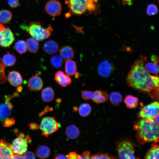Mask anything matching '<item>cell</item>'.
Returning <instances> with one entry per match:
<instances>
[{"label":"cell","mask_w":159,"mask_h":159,"mask_svg":"<svg viewBox=\"0 0 159 159\" xmlns=\"http://www.w3.org/2000/svg\"><path fill=\"white\" fill-rule=\"evenodd\" d=\"M147 57L143 56L140 57L132 65L126 78L127 83L132 88L140 92L149 93L156 88L153 76L144 68Z\"/></svg>","instance_id":"obj_1"},{"label":"cell","mask_w":159,"mask_h":159,"mask_svg":"<svg viewBox=\"0 0 159 159\" xmlns=\"http://www.w3.org/2000/svg\"><path fill=\"white\" fill-rule=\"evenodd\" d=\"M159 125L154 119L143 118L135 126L136 137L141 144L148 142H158Z\"/></svg>","instance_id":"obj_2"},{"label":"cell","mask_w":159,"mask_h":159,"mask_svg":"<svg viewBox=\"0 0 159 159\" xmlns=\"http://www.w3.org/2000/svg\"><path fill=\"white\" fill-rule=\"evenodd\" d=\"M24 28L34 39L38 41H43L48 38L53 31L52 26L44 28L39 22L33 21L28 25L24 26Z\"/></svg>","instance_id":"obj_3"},{"label":"cell","mask_w":159,"mask_h":159,"mask_svg":"<svg viewBox=\"0 0 159 159\" xmlns=\"http://www.w3.org/2000/svg\"><path fill=\"white\" fill-rule=\"evenodd\" d=\"M31 141L29 135L25 136L23 133L20 132L18 137L10 144V150L13 154L22 155L27 150L28 142L30 143Z\"/></svg>","instance_id":"obj_4"},{"label":"cell","mask_w":159,"mask_h":159,"mask_svg":"<svg viewBox=\"0 0 159 159\" xmlns=\"http://www.w3.org/2000/svg\"><path fill=\"white\" fill-rule=\"evenodd\" d=\"M59 127V124L54 117H47L42 119L39 128L42 131V135L48 137L56 132Z\"/></svg>","instance_id":"obj_5"},{"label":"cell","mask_w":159,"mask_h":159,"mask_svg":"<svg viewBox=\"0 0 159 159\" xmlns=\"http://www.w3.org/2000/svg\"><path fill=\"white\" fill-rule=\"evenodd\" d=\"M118 156L120 159H133L135 158L133 144L130 142L124 140L120 142L117 146Z\"/></svg>","instance_id":"obj_6"},{"label":"cell","mask_w":159,"mask_h":159,"mask_svg":"<svg viewBox=\"0 0 159 159\" xmlns=\"http://www.w3.org/2000/svg\"><path fill=\"white\" fill-rule=\"evenodd\" d=\"M65 3L69 9V14L80 15L87 11L88 0H67Z\"/></svg>","instance_id":"obj_7"},{"label":"cell","mask_w":159,"mask_h":159,"mask_svg":"<svg viewBox=\"0 0 159 159\" xmlns=\"http://www.w3.org/2000/svg\"><path fill=\"white\" fill-rule=\"evenodd\" d=\"M14 40V35L10 28L0 23V46L8 47Z\"/></svg>","instance_id":"obj_8"},{"label":"cell","mask_w":159,"mask_h":159,"mask_svg":"<svg viewBox=\"0 0 159 159\" xmlns=\"http://www.w3.org/2000/svg\"><path fill=\"white\" fill-rule=\"evenodd\" d=\"M159 105L158 102H154L144 107L140 110L139 115L143 118L154 119L159 114Z\"/></svg>","instance_id":"obj_9"},{"label":"cell","mask_w":159,"mask_h":159,"mask_svg":"<svg viewBox=\"0 0 159 159\" xmlns=\"http://www.w3.org/2000/svg\"><path fill=\"white\" fill-rule=\"evenodd\" d=\"M14 94L6 96L4 102L0 105V120L2 121L8 118L11 114L13 105L10 101L11 97L15 96Z\"/></svg>","instance_id":"obj_10"},{"label":"cell","mask_w":159,"mask_h":159,"mask_svg":"<svg viewBox=\"0 0 159 159\" xmlns=\"http://www.w3.org/2000/svg\"><path fill=\"white\" fill-rule=\"evenodd\" d=\"M45 9L47 13L54 18L61 13V4L57 0H50L47 3Z\"/></svg>","instance_id":"obj_11"},{"label":"cell","mask_w":159,"mask_h":159,"mask_svg":"<svg viewBox=\"0 0 159 159\" xmlns=\"http://www.w3.org/2000/svg\"><path fill=\"white\" fill-rule=\"evenodd\" d=\"M43 85V81L37 73L29 79L27 84L28 87L32 91L40 90L42 88Z\"/></svg>","instance_id":"obj_12"},{"label":"cell","mask_w":159,"mask_h":159,"mask_svg":"<svg viewBox=\"0 0 159 159\" xmlns=\"http://www.w3.org/2000/svg\"><path fill=\"white\" fill-rule=\"evenodd\" d=\"M55 81L61 87H65L72 82V79L69 76L61 70L57 71L54 74Z\"/></svg>","instance_id":"obj_13"},{"label":"cell","mask_w":159,"mask_h":159,"mask_svg":"<svg viewBox=\"0 0 159 159\" xmlns=\"http://www.w3.org/2000/svg\"><path fill=\"white\" fill-rule=\"evenodd\" d=\"M10 145L5 140H0V159H13V153L10 150Z\"/></svg>","instance_id":"obj_14"},{"label":"cell","mask_w":159,"mask_h":159,"mask_svg":"<svg viewBox=\"0 0 159 159\" xmlns=\"http://www.w3.org/2000/svg\"><path fill=\"white\" fill-rule=\"evenodd\" d=\"M113 70V67L111 64L106 60L101 62L98 66V74L101 77H107L111 74Z\"/></svg>","instance_id":"obj_15"},{"label":"cell","mask_w":159,"mask_h":159,"mask_svg":"<svg viewBox=\"0 0 159 159\" xmlns=\"http://www.w3.org/2000/svg\"><path fill=\"white\" fill-rule=\"evenodd\" d=\"M42 48L44 51L49 55L56 53L59 50L58 44L52 40H49L44 42L42 45Z\"/></svg>","instance_id":"obj_16"},{"label":"cell","mask_w":159,"mask_h":159,"mask_svg":"<svg viewBox=\"0 0 159 159\" xmlns=\"http://www.w3.org/2000/svg\"><path fill=\"white\" fill-rule=\"evenodd\" d=\"M8 80L12 86L17 87L21 85L23 82V79L20 73L16 71L10 72L7 77Z\"/></svg>","instance_id":"obj_17"},{"label":"cell","mask_w":159,"mask_h":159,"mask_svg":"<svg viewBox=\"0 0 159 159\" xmlns=\"http://www.w3.org/2000/svg\"><path fill=\"white\" fill-rule=\"evenodd\" d=\"M59 54L62 58L66 60L71 59L74 55L73 49L68 45L64 46L59 50Z\"/></svg>","instance_id":"obj_18"},{"label":"cell","mask_w":159,"mask_h":159,"mask_svg":"<svg viewBox=\"0 0 159 159\" xmlns=\"http://www.w3.org/2000/svg\"><path fill=\"white\" fill-rule=\"evenodd\" d=\"M54 91L51 87H46L42 91L41 98L45 102H49L52 101L54 98Z\"/></svg>","instance_id":"obj_19"},{"label":"cell","mask_w":159,"mask_h":159,"mask_svg":"<svg viewBox=\"0 0 159 159\" xmlns=\"http://www.w3.org/2000/svg\"><path fill=\"white\" fill-rule=\"evenodd\" d=\"M93 93V100L97 103H100L107 101L109 97L107 92L101 90H96Z\"/></svg>","instance_id":"obj_20"},{"label":"cell","mask_w":159,"mask_h":159,"mask_svg":"<svg viewBox=\"0 0 159 159\" xmlns=\"http://www.w3.org/2000/svg\"><path fill=\"white\" fill-rule=\"evenodd\" d=\"M77 68L76 62L70 59L66 60L65 64V71L69 75L73 76L76 72Z\"/></svg>","instance_id":"obj_21"},{"label":"cell","mask_w":159,"mask_h":159,"mask_svg":"<svg viewBox=\"0 0 159 159\" xmlns=\"http://www.w3.org/2000/svg\"><path fill=\"white\" fill-rule=\"evenodd\" d=\"M35 153L38 158L45 159L49 156L51 151L49 147L44 145H42L39 146L36 148Z\"/></svg>","instance_id":"obj_22"},{"label":"cell","mask_w":159,"mask_h":159,"mask_svg":"<svg viewBox=\"0 0 159 159\" xmlns=\"http://www.w3.org/2000/svg\"><path fill=\"white\" fill-rule=\"evenodd\" d=\"M65 133L67 137L71 139L76 138L79 135L80 132L78 128L74 125L68 126L66 129Z\"/></svg>","instance_id":"obj_23"},{"label":"cell","mask_w":159,"mask_h":159,"mask_svg":"<svg viewBox=\"0 0 159 159\" xmlns=\"http://www.w3.org/2000/svg\"><path fill=\"white\" fill-rule=\"evenodd\" d=\"M28 50L33 53H37L39 48V44L37 41L33 38H28L26 42Z\"/></svg>","instance_id":"obj_24"},{"label":"cell","mask_w":159,"mask_h":159,"mask_svg":"<svg viewBox=\"0 0 159 159\" xmlns=\"http://www.w3.org/2000/svg\"><path fill=\"white\" fill-rule=\"evenodd\" d=\"M12 16L11 12L6 9L0 10V23L5 24L8 23L11 20Z\"/></svg>","instance_id":"obj_25"},{"label":"cell","mask_w":159,"mask_h":159,"mask_svg":"<svg viewBox=\"0 0 159 159\" xmlns=\"http://www.w3.org/2000/svg\"><path fill=\"white\" fill-rule=\"evenodd\" d=\"M138 98L131 95H127L124 99V102L128 108H134L138 105Z\"/></svg>","instance_id":"obj_26"},{"label":"cell","mask_w":159,"mask_h":159,"mask_svg":"<svg viewBox=\"0 0 159 159\" xmlns=\"http://www.w3.org/2000/svg\"><path fill=\"white\" fill-rule=\"evenodd\" d=\"M2 60L6 66L10 67L15 64L16 59L14 55L10 54L8 52L3 56Z\"/></svg>","instance_id":"obj_27"},{"label":"cell","mask_w":159,"mask_h":159,"mask_svg":"<svg viewBox=\"0 0 159 159\" xmlns=\"http://www.w3.org/2000/svg\"><path fill=\"white\" fill-rule=\"evenodd\" d=\"M159 146L157 145H153L147 153L145 157L146 159H159Z\"/></svg>","instance_id":"obj_28"},{"label":"cell","mask_w":159,"mask_h":159,"mask_svg":"<svg viewBox=\"0 0 159 159\" xmlns=\"http://www.w3.org/2000/svg\"><path fill=\"white\" fill-rule=\"evenodd\" d=\"M50 61L53 67L56 68H60L63 64V59L60 55L57 54L53 56Z\"/></svg>","instance_id":"obj_29"},{"label":"cell","mask_w":159,"mask_h":159,"mask_svg":"<svg viewBox=\"0 0 159 159\" xmlns=\"http://www.w3.org/2000/svg\"><path fill=\"white\" fill-rule=\"evenodd\" d=\"M91 111V107L90 105L87 103L82 104L78 109L79 114L83 117L88 116L90 114Z\"/></svg>","instance_id":"obj_30"},{"label":"cell","mask_w":159,"mask_h":159,"mask_svg":"<svg viewBox=\"0 0 159 159\" xmlns=\"http://www.w3.org/2000/svg\"><path fill=\"white\" fill-rule=\"evenodd\" d=\"M145 70L148 73L157 74L159 72V66L158 63L148 62L144 66Z\"/></svg>","instance_id":"obj_31"},{"label":"cell","mask_w":159,"mask_h":159,"mask_svg":"<svg viewBox=\"0 0 159 159\" xmlns=\"http://www.w3.org/2000/svg\"><path fill=\"white\" fill-rule=\"evenodd\" d=\"M14 47L16 51L21 54L26 52L27 47L26 42L24 40H19L15 43Z\"/></svg>","instance_id":"obj_32"},{"label":"cell","mask_w":159,"mask_h":159,"mask_svg":"<svg viewBox=\"0 0 159 159\" xmlns=\"http://www.w3.org/2000/svg\"><path fill=\"white\" fill-rule=\"evenodd\" d=\"M110 100L112 105H117L121 102L122 96L119 92H112L110 95Z\"/></svg>","instance_id":"obj_33"},{"label":"cell","mask_w":159,"mask_h":159,"mask_svg":"<svg viewBox=\"0 0 159 159\" xmlns=\"http://www.w3.org/2000/svg\"><path fill=\"white\" fill-rule=\"evenodd\" d=\"M98 1V0H88L87 9L89 13L91 14L97 11Z\"/></svg>","instance_id":"obj_34"},{"label":"cell","mask_w":159,"mask_h":159,"mask_svg":"<svg viewBox=\"0 0 159 159\" xmlns=\"http://www.w3.org/2000/svg\"><path fill=\"white\" fill-rule=\"evenodd\" d=\"M6 66L2 59L0 58V83L3 84L6 81V77L4 72Z\"/></svg>","instance_id":"obj_35"},{"label":"cell","mask_w":159,"mask_h":159,"mask_svg":"<svg viewBox=\"0 0 159 159\" xmlns=\"http://www.w3.org/2000/svg\"><path fill=\"white\" fill-rule=\"evenodd\" d=\"M158 10L157 6L154 4H149L147 8L146 12L149 16L156 15L158 13Z\"/></svg>","instance_id":"obj_36"},{"label":"cell","mask_w":159,"mask_h":159,"mask_svg":"<svg viewBox=\"0 0 159 159\" xmlns=\"http://www.w3.org/2000/svg\"><path fill=\"white\" fill-rule=\"evenodd\" d=\"M82 98L85 100L89 99L93 100L94 93L93 92L87 90H83L81 92Z\"/></svg>","instance_id":"obj_37"},{"label":"cell","mask_w":159,"mask_h":159,"mask_svg":"<svg viewBox=\"0 0 159 159\" xmlns=\"http://www.w3.org/2000/svg\"><path fill=\"white\" fill-rule=\"evenodd\" d=\"M114 158L108 155L107 154L99 153L90 156V158L91 159H112Z\"/></svg>","instance_id":"obj_38"},{"label":"cell","mask_w":159,"mask_h":159,"mask_svg":"<svg viewBox=\"0 0 159 159\" xmlns=\"http://www.w3.org/2000/svg\"><path fill=\"white\" fill-rule=\"evenodd\" d=\"M15 123V120L13 118L7 119L5 120L3 126L4 127H9L12 126Z\"/></svg>","instance_id":"obj_39"},{"label":"cell","mask_w":159,"mask_h":159,"mask_svg":"<svg viewBox=\"0 0 159 159\" xmlns=\"http://www.w3.org/2000/svg\"><path fill=\"white\" fill-rule=\"evenodd\" d=\"M8 4L11 8H15L20 5L19 0H8Z\"/></svg>","instance_id":"obj_40"},{"label":"cell","mask_w":159,"mask_h":159,"mask_svg":"<svg viewBox=\"0 0 159 159\" xmlns=\"http://www.w3.org/2000/svg\"><path fill=\"white\" fill-rule=\"evenodd\" d=\"M23 156V159H35L36 156L34 153L30 151L26 152Z\"/></svg>","instance_id":"obj_41"},{"label":"cell","mask_w":159,"mask_h":159,"mask_svg":"<svg viewBox=\"0 0 159 159\" xmlns=\"http://www.w3.org/2000/svg\"><path fill=\"white\" fill-rule=\"evenodd\" d=\"M90 155V152L89 151H85L81 155H78V159H89Z\"/></svg>","instance_id":"obj_42"},{"label":"cell","mask_w":159,"mask_h":159,"mask_svg":"<svg viewBox=\"0 0 159 159\" xmlns=\"http://www.w3.org/2000/svg\"><path fill=\"white\" fill-rule=\"evenodd\" d=\"M53 110V108L52 107H50L49 106H47L43 111L39 113V116L40 117L42 116L44 114L46 113L49 111H52Z\"/></svg>","instance_id":"obj_43"},{"label":"cell","mask_w":159,"mask_h":159,"mask_svg":"<svg viewBox=\"0 0 159 159\" xmlns=\"http://www.w3.org/2000/svg\"><path fill=\"white\" fill-rule=\"evenodd\" d=\"M78 155L74 152H70L67 155V158L69 159H78Z\"/></svg>","instance_id":"obj_44"},{"label":"cell","mask_w":159,"mask_h":159,"mask_svg":"<svg viewBox=\"0 0 159 159\" xmlns=\"http://www.w3.org/2000/svg\"><path fill=\"white\" fill-rule=\"evenodd\" d=\"M29 126L30 128L32 130H36L39 127V125L36 123H31Z\"/></svg>","instance_id":"obj_45"},{"label":"cell","mask_w":159,"mask_h":159,"mask_svg":"<svg viewBox=\"0 0 159 159\" xmlns=\"http://www.w3.org/2000/svg\"><path fill=\"white\" fill-rule=\"evenodd\" d=\"M54 159H66L67 158L66 156L62 154H56L55 155Z\"/></svg>","instance_id":"obj_46"},{"label":"cell","mask_w":159,"mask_h":159,"mask_svg":"<svg viewBox=\"0 0 159 159\" xmlns=\"http://www.w3.org/2000/svg\"><path fill=\"white\" fill-rule=\"evenodd\" d=\"M151 60L154 63H158V59L157 57L155 55H153L152 56Z\"/></svg>","instance_id":"obj_47"},{"label":"cell","mask_w":159,"mask_h":159,"mask_svg":"<svg viewBox=\"0 0 159 159\" xmlns=\"http://www.w3.org/2000/svg\"><path fill=\"white\" fill-rule=\"evenodd\" d=\"M13 159H23V156L21 155L13 154Z\"/></svg>","instance_id":"obj_48"},{"label":"cell","mask_w":159,"mask_h":159,"mask_svg":"<svg viewBox=\"0 0 159 159\" xmlns=\"http://www.w3.org/2000/svg\"><path fill=\"white\" fill-rule=\"evenodd\" d=\"M154 120H155V122L158 125L159 124V114H158L155 118L154 119Z\"/></svg>","instance_id":"obj_49"},{"label":"cell","mask_w":159,"mask_h":159,"mask_svg":"<svg viewBox=\"0 0 159 159\" xmlns=\"http://www.w3.org/2000/svg\"><path fill=\"white\" fill-rule=\"evenodd\" d=\"M80 74L78 72H76V73L75 74V77L76 78H79L80 75Z\"/></svg>","instance_id":"obj_50"},{"label":"cell","mask_w":159,"mask_h":159,"mask_svg":"<svg viewBox=\"0 0 159 159\" xmlns=\"http://www.w3.org/2000/svg\"><path fill=\"white\" fill-rule=\"evenodd\" d=\"M62 100L60 98H58L56 100V101L58 103H59Z\"/></svg>","instance_id":"obj_51"},{"label":"cell","mask_w":159,"mask_h":159,"mask_svg":"<svg viewBox=\"0 0 159 159\" xmlns=\"http://www.w3.org/2000/svg\"><path fill=\"white\" fill-rule=\"evenodd\" d=\"M124 1H125V2H129L133 0H123Z\"/></svg>","instance_id":"obj_52"},{"label":"cell","mask_w":159,"mask_h":159,"mask_svg":"<svg viewBox=\"0 0 159 159\" xmlns=\"http://www.w3.org/2000/svg\"><path fill=\"white\" fill-rule=\"evenodd\" d=\"M74 111H77L78 109L77 107H75L74 108Z\"/></svg>","instance_id":"obj_53"},{"label":"cell","mask_w":159,"mask_h":159,"mask_svg":"<svg viewBox=\"0 0 159 159\" xmlns=\"http://www.w3.org/2000/svg\"><path fill=\"white\" fill-rule=\"evenodd\" d=\"M36 1H37V2H38V0H35Z\"/></svg>","instance_id":"obj_54"}]
</instances>
